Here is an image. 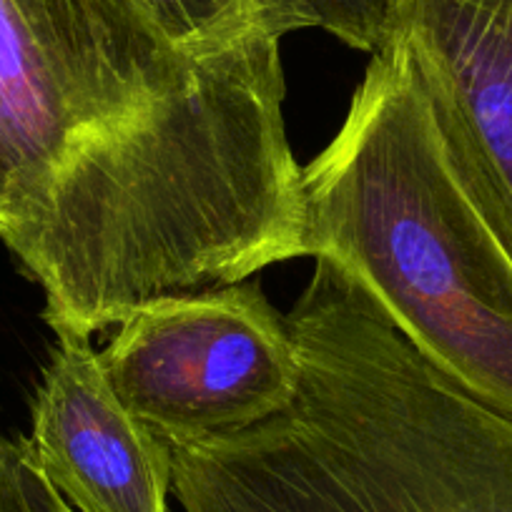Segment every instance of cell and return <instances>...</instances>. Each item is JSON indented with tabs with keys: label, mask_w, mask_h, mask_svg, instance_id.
<instances>
[{
	"label": "cell",
	"mask_w": 512,
	"mask_h": 512,
	"mask_svg": "<svg viewBox=\"0 0 512 512\" xmlns=\"http://www.w3.org/2000/svg\"><path fill=\"white\" fill-rule=\"evenodd\" d=\"M282 41L191 53L136 0H0V241L53 332L304 256Z\"/></svg>",
	"instance_id": "cell-1"
},
{
	"label": "cell",
	"mask_w": 512,
	"mask_h": 512,
	"mask_svg": "<svg viewBox=\"0 0 512 512\" xmlns=\"http://www.w3.org/2000/svg\"><path fill=\"white\" fill-rule=\"evenodd\" d=\"M282 412L169 442L184 512H512V420L407 342L339 262L314 256L287 314Z\"/></svg>",
	"instance_id": "cell-2"
},
{
	"label": "cell",
	"mask_w": 512,
	"mask_h": 512,
	"mask_svg": "<svg viewBox=\"0 0 512 512\" xmlns=\"http://www.w3.org/2000/svg\"><path fill=\"white\" fill-rule=\"evenodd\" d=\"M302 196L304 256L342 264L427 362L512 420V256L462 189L395 41L302 166Z\"/></svg>",
	"instance_id": "cell-3"
},
{
	"label": "cell",
	"mask_w": 512,
	"mask_h": 512,
	"mask_svg": "<svg viewBox=\"0 0 512 512\" xmlns=\"http://www.w3.org/2000/svg\"><path fill=\"white\" fill-rule=\"evenodd\" d=\"M98 362L121 405L166 442L259 425L292 402L299 379L287 317L251 279L141 304Z\"/></svg>",
	"instance_id": "cell-4"
},
{
	"label": "cell",
	"mask_w": 512,
	"mask_h": 512,
	"mask_svg": "<svg viewBox=\"0 0 512 512\" xmlns=\"http://www.w3.org/2000/svg\"><path fill=\"white\" fill-rule=\"evenodd\" d=\"M405 51L462 189L512 256V0H392Z\"/></svg>",
	"instance_id": "cell-5"
},
{
	"label": "cell",
	"mask_w": 512,
	"mask_h": 512,
	"mask_svg": "<svg viewBox=\"0 0 512 512\" xmlns=\"http://www.w3.org/2000/svg\"><path fill=\"white\" fill-rule=\"evenodd\" d=\"M56 339L28 437L46 480L76 512H169V442L121 405L93 339Z\"/></svg>",
	"instance_id": "cell-6"
},
{
	"label": "cell",
	"mask_w": 512,
	"mask_h": 512,
	"mask_svg": "<svg viewBox=\"0 0 512 512\" xmlns=\"http://www.w3.org/2000/svg\"><path fill=\"white\" fill-rule=\"evenodd\" d=\"M159 31L191 53H224L292 33L279 0H136Z\"/></svg>",
	"instance_id": "cell-7"
},
{
	"label": "cell",
	"mask_w": 512,
	"mask_h": 512,
	"mask_svg": "<svg viewBox=\"0 0 512 512\" xmlns=\"http://www.w3.org/2000/svg\"><path fill=\"white\" fill-rule=\"evenodd\" d=\"M279 6L292 31L322 28L369 56L390 36L392 0H279Z\"/></svg>",
	"instance_id": "cell-8"
},
{
	"label": "cell",
	"mask_w": 512,
	"mask_h": 512,
	"mask_svg": "<svg viewBox=\"0 0 512 512\" xmlns=\"http://www.w3.org/2000/svg\"><path fill=\"white\" fill-rule=\"evenodd\" d=\"M0 512H28L13 467V437L0 432Z\"/></svg>",
	"instance_id": "cell-9"
}]
</instances>
